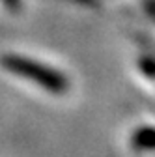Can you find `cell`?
Masks as SVG:
<instances>
[{"instance_id":"3957f363","label":"cell","mask_w":155,"mask_h":157,"mask_svg":"<svg viewBox=\"0 0 155 157\" xmlns=\"http://www.w3.org/2000/svg\"><path fill=\"white\" fill-rule=\"evenodd\" d=\"M138 75L142 78V82L151 88V94L155 95V58H144V60L138 62Z\"/></svg>"},{"instance_id":"6da1fadb","label":"cell","mask_w":155,"mask_h":157,"mask_svg":"<svg viewBox=\"0 0 155 157\" xmlns=\"http://www.w3.org/2000/svg\"><path fill=\"white\" fill-rule=\"evenodd\" d=\"M0 67L9 77L19 78L21 82L34 84L36 90L51 94V95H64L69 90V82L64 73H60L56 67L36 60L26 58L25 54H2L0 58Z\"/></svg>"},{"instance_id":"7a4b0ae2","label":"cell","mask_w":155,"mask_h":157,"mask_svg":"<svg viewBox=\"0 0 155 157\" xmlns=\"http://www.w3.org/2000/svg\"><path fill=\"white\" fill-rule=\"evenodd\" d=\"M127 144L134 153H153L155 151V125L140 124L133 127L127 136Z\"/></svg>"}]
</instances>
